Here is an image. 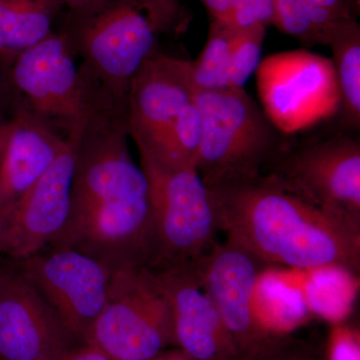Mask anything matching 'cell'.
<instances>
[{"instance_id":"cell-1","label":"cell","mask_w":360,"mask_h":360,"mask_svg":"<svg viewBox=\"0 0 360 360\" xmlns=\"http://www.w3.org/2000/svg\"><path fill=\"white\" fill-rule=\"evenodd\" d=\"M72 135L75 165L65 229L49 248H73L110 269L153 266L156 236L148 179L129 148L127 108L101 103Z\"/></svg>"},{"instance_id":"cell-2","label":"cell","mask_w":360,"mask_h":360,"mask_svg":"<svg viewBox=\"0 0 360 360\" xmlns=\"http://www.w3.org/2000/svg\"><path fill=\"white\" fill-rule=\"evenodd\" d=\"M219 232L264 264L359 274L360 226L260 174L208 187Z\"/></svg>"},{"instance_id":"cell-3","label":"cell","mask_w":360,"mask_h":360,"mask_svg":"<svg viewBox=\"0 0 360 360\" xmlns=\"http://www.w3.org/2000/svg\"><path fill=\"white\" fill-rule=\"evenodd\" d=\"M191 18L181 0H89L70 9L61 32L101 96L127 108L132 78L160 37L186 32Z\"/></svg>"},{"instance_id":"cell-4","label":"cell","mask_w":360,"mask_h":360,"mask_svg":"<svg viewBox=\"0 0 360 360\" xmlns=\"http://www.w3.org/2000/svg\"><path fill=\"white\" fill-rule=\"evenodd\" d=\"M202 122L196 170L207 187L262 174L284 135L245 89H196Z\"/></svg>"},{"instance_id":"cell-5","label":"cell","mask_w":360,"mask_h":360,"mask_svg":"<svg viewBox=\"0 0 360 360\" xmlns=\"http://www.w3.org/2000/svg\"><path fill=\"white\" fill-rule=\"evenodd\" d=\"M87 345L112 360H148L176 345L169 300L153 270L112 269L105 307Z\"/></svg>"},{"instance_id":"cell-6","label":"cell","mask_w":360,"mask_h":360,"mask_svg":"<svg viewBox=\"0 0 360 360\" xmlns=\"http://www.w3.org/2000/svg\"><path fill=\"white\" fill-rule=\"evenodd\" d=\"M139 149L148 179L156 236L148 269L198 262L217 243L219 229L210 189L195 168H170Z\"/></svg>"},{"instance_id":"cell-7","label":"cell","mask_w":360,"mask_h":360,"mask_svg":"<svg viewBox=\"0 0 360 360\" xmlns=\"http://www.w3.org/2000/svg\"><path fill=\"white\" fill-rule=\"evenodd\" d=\"M262 174L312 205L360 226V139L338 129L293 142L288 137Z\"/></svg>"},{"instance_id":"cell-8","label":"cell","mask_w":360,"mask_h":360,"mask_svg":"<svg viewBox=\"0 0 360 360\" xmlns=\"http://www.w3.org/2000/svg\"><path fill=\"white\" fill-rule=\"evenodd\" d=\"M77 58L65 35L53 32L11 63L13 82L26 108L51 124L63 125L68 134L82 129L103 101Z\"/></svg>"},{"instance_id":"cell-9","label":"cell","mask_w":360,"mask_h":360,"mask_svg":"<svg viewBox=\"0 0 360 360\" xmlns=\"http://www.w3.org/2000/svg\"><path fill=\"white\" fill-rule=\"evenodd\" d=\"M262 110L284 135L333 120L340 110V92L331 58L307 49L270 54L257 70Z\"/></svg>"},{"instance_id":"cell-10","label":"cell","mask_w":360,"mask_h":360,"mask_svg":"<svg viewBox=\"0 0 360 360\" xmlns=\"http://www.w3.org/2000/svg\"><path fill=\"white\" fill-rule=\"evenodd\" d=\"M18 262V269L80 343L89 341L105 307L110 267L73 248H45Z\"/></svg>"},{"instance_id":"cell-11","label":"cell","mask_w":360,"mask_h":360,"mask_svg":"<svg viewBox=\"0 0 360 360\" xmlns=\"http://www.w3.org/2000/svg\"><path fill=\"white\" fill-rule=\"evenodd\" d=\"M68 144L51 168L27 191L0 208V255L16 262L49 248L60 236L70 210L75 141Z\"/></svg>"},{"instance_id":"cell-12","label":"cell","mask_w":360,"mask_h":360,"mask_svg":"<svg viewBox=\"0 0 360 360\" xmlns=\"http://www.w3.org/2000/svg\"><path fill=\"white\" fill-rule=\"evenodd\" d=\"M257 257L233 241H217L198 260L201 284L217 309L241 360L264 352L276 338L258 321L255 295L259 277Z\"/></svg>"},{"instance_id":"cell-13","label":"cell","mask_w":360,"mask_h":360,"mask_svg":"<svg viewBox=\"0 0 360 360\" xmlns=\"http://www.w3.org/2000/svg\"><path fill=\"white\" fill-rule=\"evenodd\" d=\"M80 345L20 269L0 295V360H63Z\"/></svg>"},{"instance_id":"cell-14","label":"cell","mask_w":360,"mask_h":360,"mask_svg":"<svg viewBox=\"0 0 360 360\" xmlns=\"http://www.w3.org/2000/svg\"><path fill=\"white\" fill-rule=\"evenodd\" d=\"M195 91L191 61L156 51L132 78L127 96L129 136L135 146H153Z\"/></svg>"},{"instance_id":"cell-15","label":"cell","mask_w":360,"mask_h":360,"mask_svg":"<svg viewBox=\"0 0 360 360\" xmlns=\"http://www.w3.org/2000/svg\"><path fill=\"white\" fill-rule=\"evenodd\" d=\"M149 269L169 300L180 349L195 360H241L201 284L198 262Z\"/></svg>"},{"instance_id":"cell-16","label":"cell","mask_w":360,"mask_h":360,"mask_svg":"<svg viewBox=\"0 0 360 360\" xmlns=\"http://www.w3.org/2000/svg\"><path fill=\"white\" fill-rule=\"evenodd\" d=\"M68 144L51 123L27 108L11 120L0 163V208L27 191L51 168Z\"/></svg>"},{"instance_id":"cell-17","label":"cell","mask_w":360,"mask_h":360,"mask_svg":"<svg viewBox=\"0 0 360 360\" xmlns=\"http://www.w3.org/2000/svg\"><path fill=\"white\" fill-rule=\"evenodd\" d=\"M354 18L352 0H274L272 25L307 47L328 45L336 28Z\"/></svg>"},{"instance_id":"cell-18","label":"cell","mask_w":360,"mask_h":360,"mask_svg":"<svg viewBox=\"0 0 360 360\" xmlns=\"http://www.w3.org/2000/svg\"><path fill=\"white\" fill-rule=\"evenodd\" d=\"M61 0H0V56L13 59L49 37Z\"/></svg>"},{"instance_id":"cell-19","label":"cell","mask_w":360,"mask_h":360,"mask_svg":"<svg viewBox=\"0 0 360 360\" xmlns=\"http://www.w3.org/2000/svg\"><path fill=\"white\" fill-rule=\"evenodd\" d=\"M333 51L340 110L338 129L356 134L360 129V25L356 18L338 26L329 39Z\"/></svg>"},{"instance_id":"cell-20","label":"cell","mask_w":360,"mask_h":360,"mask_svg":"<svg viewBox=\"0 0 360 360\" xmlns=\"http://www.w3.org/2000/svg\"><path fill=\"white\" fill-rule=\"evenodd\" d=\"M202 141V122L198 106L191 101L182 108L169 127L150 148L136 146L170 168H195Z\"/></svg>"},{"instance_id":"cell-21","label":"cell","mask_w":360,"mask_h":360,"mask_svg":"<svg viewBox=\"0 0 360 360\" xmlns=\"http://www.w3.org/2000/svg\"><path fill=\"white\" fill-rule=\"evenodd\" d=\"M239 32L240 28L221 21H210L205 47L198 58L191 63L196 89H226L227 70Z\"/></svg>"},{"instance_id":"cell-22","label":"cell","mask_w":360,"mask_h":360,"mask_svg":"<svg viewBox=\"0 0 360 360\" xmlns=\"http://www.w3.org/2000/svg\"><path fill=\"white\" fill-rule=\"evenodd\" d=\"M266 26L253 25L238 32L227 70V87L243 89L262 60Z\"/></svg>"},{"instance_id":"cell-23","label":"cell","mask_w":360,"mask_h":360,"mask_svg":"<svg viewBox=\"0 0 360 360\" xmlns=\"http://www.w3.org/2000/svg\"><path fill=\"white\" fill-rule=\"evenodd\" d=\"M212 20L236 28L274 22V0H198Z\"/></svg>"},{"instance_id":"cell-24","label":"cell","mask_w":360,"mask_h":360,"mask_svg":"<svg viewBox=\"0 0 360 360\" xmlns=\"http://www.w3.org/2000/svg\"><path fill=\"white\" fill-rule=\"evenodd\" d=\"M323 360H360L359 328L341 322L331 329Z\"/></svg>"},{"instance_id":"cell-25","label":"cell","mask_w":360,"mask_h":360,"mask_svg":"<svg viewBox=\"0 0 360 360\" xmlns=\"http://www.w3.org/2000/svg\"><path fill=\"white\" fill-rule=\"evenodd\" d=\"M246 360H323L307 343L291 340H276L264 352Z\"/></svg>"},{"instance_id":"cell-26","label":"cell","mask_w":360,"mask_h":360,"mask_svg":"<svg viewBox=\"0 0 360 360\" xmlns=\"http://www.w3.org/2000/svg\"><path fill=\"white\" fill-rule=\"evenodd\" d=\"M63 360H112L92 345H80L73 348Z\"/></svg>"},{"instance_id":"cell-27","label":"cell","mask_w":360,"mask_h":360,"mask_svg":"<svg viewBox=\"0 0 360 360\" xmlns=\"http://www.w3.org/2000/svg\"><path fill=\"white\" fill-rule=\"evenodd\" d=\"M9 130H11V122L0 124V163H1L2 153L8 137Z\"/></svg>"},{"instance_id":"cell-28","label":"cell","mask_w":360,"mask_h":360,"mask_svg":"<svg viewBox=\"0 0 360 360\" xmlns=\"http://www.w3.org/2000/svg\"><path fill=\"white\" fill-rule=\"evenodd\" d=\"M11 270V267L0 264V295H1L2 288H4V284L6 283V277L8 276Z\"/></svg>"},{"instance_id":"cell-29","label":"cell","mask_w":360,"mask_h":360,"mask_svg":"<svg viewBox=\"0 0 360 360\" xmlns=\"http://www.w3.org/2000/svg\"><path fill=\"white\" fill-rule=\"evenodd\" d=\"M65 6H68V8H75V7L82 6L85 2L89 1V0H61Z\"/></svg>"}]
</instances>
